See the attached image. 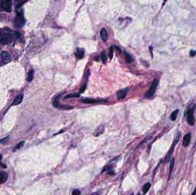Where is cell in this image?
Wrapping results in <instances>:
<instances>
[{
    "label": "cell",
    "mask_w": 196,
    "mask_h": 195,
    "mask_svg": "<svg viewBox=\"0 0 196 195\" xmlns=\"http://www.w3.org/2000/svg\"><path fill=\"white\" fill-rule=\"evenodd\" d=\"M23 98H24V95L22 94H20L18 95L15 98V100L13 101L12 103V105H17L20 104L22 101Z\"/></svg>",
    "instance_id": "obj_14"
},
{
    "label": "cell",
    "mask_w": 196,
    "mask_h": 195,
    "mask_svg": "<svg viewBox=\"0 0 196 195\" xmlns=\"http://www.w3.org/2000/svg\"><path fill=\"white\" fill-rule=\"evenodd\" d=\"M113 54H114V51H113V49H112V48L111 47V49H109V53H108V55H109V59L111 60L113 57Z\"/></svg>",
    "instance_id": "obj_24"
},
{
    "label": "cell",
    "mask_w": 196,
    "mask_h": 195,
    "mask_svg": "<svg viewBox=\"0 0 196 195\" xmlns=\"http://www.w3.org/2000/svg\"><path fill=\"white\" fill-rule=\"evenodd\" d=\"M24 144H25L24 141H21L20 143H19L18 145L17 146V149H20V148H22L24 145Z\"/></svg>",
    "instance_id": "obj_26"
},
{
    "label": "cell",
    "mask_w": 196,
    "mask_h": 195,
    "mask_svg": "<svg viewBox=\"0 0 196 195\" xmlns=\"http://www.w3.org/2000/svg\"><path fill=\"white\" fill-rule=\"evenodd\" d=\"M33 76H34V71L30 70L28 74V77H27V81L28 82H30L33 79Z\"/></svg>",
    "instance_id": "obj_20"
},
{
    "label": "cell",
    "mask_w": 196,
    "mask_h": 195,
    "mask_svg": "<svg viewBox=\"0 0 196 195\" xmlns=\"http://www.w3.org/2000/svg\"><path fill=\"white\" fill-rule=\"evenodd\" d=\"M152 49H153L152 47L150 46V53H151V56H152V57H153V52H152Z\"/></svg>",
    "instance_id": "obj_30"
},
{
    "label": "cell",
    "mask_w": 196,
    "mask_h": 195,
    "mask_svg": "<svg viewBox=\"0 0 196 195\" xmlns=\"http://www.w3.org/2000/svg\"><path fill=\"white\" fill-rule=\"evenodd\" d=\"M86 87H87V83L85 84H84L83 86L80 89V93H83L85 91Z\"/></svg>",
    "instance_id": "obj_25"
},
{
    "label": "cell",
    "mask_w": 196,
    "mask_h": 195,
    "mask_svg": "<svg viewBox=\"0 0 196 195\" xmlns=\"http://www.w3.org/2000/svg\"><path fill=\"white\" fill-rule=\"evenodd\" d=\"M80 96V94L79 93H71V94H68L67 96H66L64 99H68L70 98H79Z\"/></svg>",
    "instance_id": "obj_22"
},
{
    "label": "cell",
    "mask_w": 196,
    "mask_h": 195,
    "mask_svg": "<svg viewBox=\"0 0 196 195\" xmlns=\"http://www.w3.org/2000/svg\"><path fill=\"white\" fill-rule=\"evenodd\" d=\"M124 57H125V60L127 63L130 64L133 61V59L131 57V56L127 52H124Z\"/></svg>",
    "instance_id": "obj_16"
},
{
    "label": "cell",
    "mask_w": 196,
    "mask_h": 195,
    "mask_svg": "<svg viewBox=\"0 0 196 195\" xmlns=\"http://www.w3.org/2000/svg\"><path fill=\"white\" fill-rule=\"evenodd\" d=\"M191 133H188L184 135L183 138V141H182V145L185 147H188L191 142Z\"/></svg>",
    "instance_id": "obj_10"
},
{
    "label": "cell",
    "mask_w": 196,
    "mask_h": 195,
    "mask_svg": "<svg viewBox=\"0 0 196 195\" xmlns=\"http://www.w3.org/2000/svg\"><path fill=\"white\" fill-rule=\"evenodd\" d=\"M62 95H60L58 96H57V98H55V99L54 100L53 102V105L55 107L59 108V109H63V110H70L71 109L74 108V106H68V105H60L59 102V98L61 97Z\"/></svg>",
    "instance_id": "obj_8"
},
{
    "label": "cell",
    "mask_w": 196,
    "mask_h": 195,
    "mask_svg": "<svg viewBox=\"0 0 196 195\" xmlns=\"http://www.w3.org/2000/svg\"><path fill=\"white\" fill-rule=\"evenodd\" d=\"M1 159H2V156L0 155V161H1Z\"/></svg>",
    "instance_id": "obj_31"
},
{
    "label": "cell",
    "mask_w": 196,
    "mask_h": 195,
    "mask_svg": "<svg viewBox=\"0 0 196 195\" xmlns=\"http://www.w3.org/2000/svg\"><path fill=\"white\" fill-rule=\"evenodd\" d=\"M82 102L84 104H94V103H98V102H107V101L103 100H95V99H91V98H86L82 101Z\"/></svg>",
    "instance_id": "obj_12"
},
{
    "label": "cell",
    "mask_w": 196,
    "mask_h": 195,
    "mask_svg": "<svg viewBox=\"0 0 196 195\" xmlns=\"http://www.w3.org/2000/svg\"><path fill=\"white\" fill-rule=\"evenodd\" d=\"M100 36L101 39L103 40V41L105 42L108 40V36L107 32V30H106V29L105 28H102L100 30Z\"/></svg>",
    "instance_id": "obj_13"
},
{
    "label": "cell",
    "mask_w": 196,
    "mask_h": 195,
    "mask_svg": "<svg viewBox=\"0 0 196 195\" xmlns=\"http://www.w3.org/2000/svg\"><path fill=\"white\" fill-rule=\"evenodd\" d=\"M180 137H181V133L178 132L176 135V137L174 139V140L173 141L172 144V146L169 151V152H168L165 158V163H168L172 155H173V153L174 152V150L176 147V145L177 144V143L179 142L180 141Z\"/></svg>",
    "instance_id": "obj_3"
},
{
    "label": "cell",
    "mask_w": 196,
    "mask_h": 195,
    "mask_svg": "<svg viewBox=\"0 0 196 195\" xmlns=\"http://www.w3.org/2000/svg\"><path fill=\"white\" fill-rule=\"evenodd\" d=\"M174 161H175V159H173L170 163V168H169V180L171 178V176H172V171L174 168Z\"/></svg>",
    "instance_id": "obj_17"
},
{
    "label": "cell",
    "mask_w": 196,
    "mask_h": 195,
    "mask_svg": "<svg viewBox=\"0 0 196 195\" xmlns=\"http://www.w3.org/2000/svg\"><path fill=\"white\" fill-rule=\"evenodd\" d=\"M12 5L11 0H0V8L6 12H11Z\"/></svg>",
    "instance_id": "obj_4"
},
{
    "label": "cell",
    "mask_w": 196,
    "mask_h": 195,
    "mask_svg": "<svg viewBox=\"0 0 196 195\" xmlns=\"http://www.w3.org/2000/svg\"><path fill=\"white\" fill-rule=\"evenodd\" d=\"M8 174L5 172H0V184L4 183L7 179Z\"/></svg>",
    "instance_id": "obj_15"
},
{
    "label": "cell",
    "mask_w": 196,
    "mask_h": 195,
    "mask_svg": "<svg viewBox=\"0 0 196 195\" xmlns=\"http://www.w3.org/2000/svg\"><path fill=\"white\" fill-rule=\"evenodd\" d=\"M129 91L128 88H125L122 90L119 91L117 92V98L118 100H121V99H123L124 98H126L127 93H128Z\"/></svg>",
    "instance_id": "obj_9"
},
{
    "label": "cell",
    "mask_w": 196,
    "mask_h": 195,
    "mask_svg": "<svg viewBox=\"0 0 196 195\" xmlns=\"http://www.w3.org/2000/svg\"><path fill=\"white\" fill-rule=\"evenodd\" d=\"M80 194H81V192H80V191H79V190H74V191L72 192V195H80Z\"/></svg>",
    "instance_id": "obj_27"
},
{
    "label": "cell",
    "mask_w": 196,
    "mask_h": 195,
    "mask_svg": "<svg viewBox=\"0 0 196 195\" xmlns=\"http://www.w3.org/2000/svg\"><path fill=\"white\" fill-rule=\"evenodd\" d=\"M10 57L9 54L6 51H2L0 53V65L6 64L10 62Z\"/></svg>",
    "instance_id": "obj_7"
},
{
    "label": "cell",
    "mask_w": 196,
    "mask_h": 195,
    "mask_svg": "<svg viewBox=\"0 0 196 195\" xmlns=\"http://www.w3.org/2000/svg\"><path fill=\"white\" fill-rule=\"evenodd\" d=\"M20 36V34L13 30L3 28L0 30V43L2 45H7L16 41Z\"/></svg>",
    "instance_id": "obj_1"
},
{
    "label": "cell",
    "mask_w": 196,
    "mask_h": 195,
    "mask_svg": "<svg viewBox=\"0 0 196 195\" xmlns=\"http://www.w3.org/2000/svg\"><path fill=\"white\" fill-rule=\"evenodd\" d=\"M194 107L188 108L187 112V122L190 125H193L195 122V118L194 116Z\"/></svg>",
    "instance_id": "obj_6"
},
{
    "label": "cell",
    "mask_w": 196,
    "mask_h": 195,
    "mask_svg": "<svg viewBox=\"0 0 196 195\" xmlns=\"http://www.w3.org/2000/svg\"><path fill=\"white\" fill-rule=\"evenodd\" d=\"M75 56L76 58L78 60L83 58L84 56V50L81 48H78L75 53Z\"/></svg>",
    "instance_id": "obj_11"
},
{
    "label": "cell",
    "mask_w": 196,
    "mask_h": 195,
    "mask_svg": "<svg viewBox=\"0 0 196 195\" xmlns=\"http://www.w3.org/2000/svg\"><path fill=\"white\" fill-rule=\"evenodd\" d=\"M9 136H6V137L3 138V139H1V140H0V143H5V141H7V139H8V138H9Z\"/></svg>",
    "instance_id": "obj_29"
},
{
    "label": "cell",
    "mask_w": 196,
    "mask_h": 195,
    "mask_svg": "<svg viewBox=\"0 0 196 195\" xmlns=\"http://www.w3.org/2000/svg\"><path fill=\"white\" fill-rule=\"evenodd\" d=\"M178 112H179V110L178 109H176V110H174V111H173L172 112V113L170 115V119H171V120H172L173 121L176 120V119L177 118V116H178Z\"/></svg>",
    "instance_id": "obj_18"
},
{
    "label": "cell",
    "mask_w": 196,
    "mask_h": 195,
    "mask_svg": "<svg viewBox=\"0 0 196 195\" xmlns=\"http://www.w3.org/2000/svg\"><path fill=\"white\" fill-rule=\"evenodd\" d=\"M14 23L15 27L17 28H21L24 26L25 24V20L22 10L17 11V15L15 17Z\"/></svg>",
    "instance_id": "obj_2"
},
{
    "label": "cell",
    "mask_w": 196,
    "mask_h": 195,
    "mask_svg": "<svg viewBox=\"0 0 196 195\" xmlns=\"http://www.w3.org/2000/svg\"><path fill=\"white\" fill-rule=\"evenodd\" d=\"M28 1V0H15L16 7H20L21 6H22L23 4H24Z\"/></svg>",
    "instance_id": "obj_21"
},
{
    "label": "cell",
    "mask_w": 196,
    "mask_h": 195,
    "mask_svg": "<svg viewBox=\"0 0 196 195\" xmlns=\"http://www.w3.org/2000/svg\"><path fill=\"white\" fill-rule=\"evenodd\" d=\"M151 184L150 183H147L146 184H145L144 186H143V192L145 194H146L149 191V190L151 188Z\"/></svg>",
    "instance_id": "obj_19"
},
{
    "label": "cell",
    "mask_w": 196,
    "mask_h": 195,
    "mask_svg": "<svg viewBox=\"0 0 196 195\" xmlns=\"http://www.w3.org/2000/svg\"><path fill=\"white\" fill-rule=\"evenodd\" d=\"M190 55H191V56H192V57L195 56L196 55V50H191V52H190Z\"/></svg>",
    "instance_id": "obj_28"
},
{
    "label": "cell",
    "mask_w": 196,
    "mask_h": 195,
    "mask_svg": "<svg viewBox=\"0 0 196 195\" xmlns=\"http://www.w3.org/2000/svg\"><path fill=\"white\" fill-rule=\"evenodd\" d=\"M101 61L103 64H105L107 62V56L106 54L104 51H103L101 53Z\"/></svg>",
    "instance_id": "obj_23"
},
{
    "label": "cell",
    "mask_w": 196,
    "mask_h": 195,
    "mask_svg": "<svg viewBox=\"0 0 196 195\" xmlns=\"http://www.w3.org/2000/svg\"><path fill=\"white\" fill-rule=\"evenodd\" d=\"M158 85V81L157 80H155L152 83L150 88L148 90V91L145 94V97L147 98H153L155 94Z\"/></svg>",
    "instance_id": "obj_5"
},
{
    "label": "cell",
    "mask_w": 196,
    "mask_h": 195,
    "mask_svg": "<svg viewBox=\"0 0 196 195\" xmlns=\"http://www.w3.org/2000/svg\"><path fill=\"white\" fill-rule=\"evenodd\" d=\"M166 1V0H164V3H163V5H164V3H165Z\"/></svg>",
    "instance_id": "obj_32"
}]
</instances>
